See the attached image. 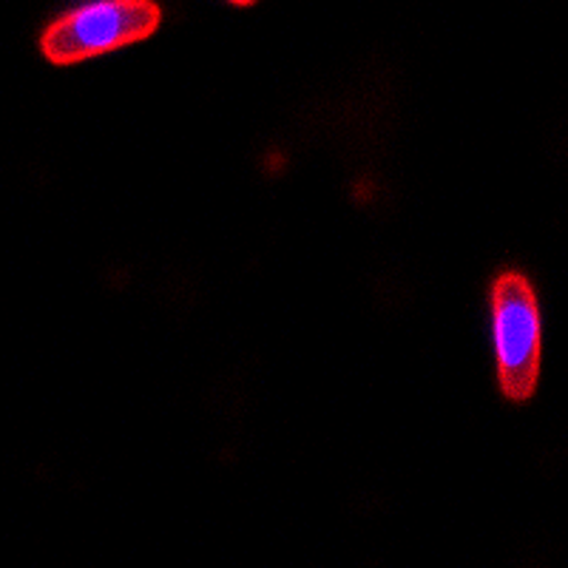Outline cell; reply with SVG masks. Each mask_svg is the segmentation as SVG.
Instances as JSON below:
<instances>
[{
    "mask_svg": "<svg viewBox=\"0 0 568 568\" xmlns=\"http://www.w3.org/2000/svg\"><path fill=\"white\" fill-rule=\"evenodd\" d=\"M162 9L156 0H91L60 14L40 38V52L54 65L83 63L116 52L160 29Z\"/></svg>",
    "mask_w": 568,
    "mask_h": 568,
    "instance_id": "2",
    "label": "cell"
},
{
    "mask_svg": "<svg viewBox=\"0 0 568 568\" xmlns=\"http://www.w3.org/2000/svg\"><path fill=\"white\" fill-rule=\"evenodd\" d=\"M227 3H233V7H253L256 0H227Z\"/></svg>",
    "mask_w": 568,
    "mask_h": 568,
    "instance_id": "3",
    "label": "cell"
},
{
    "mask_svg": "<svg viewBox=\"0 0 568 568\" xmlns=\"http://www.w3.org/2000/svg\"><path fill=\"white\" fill-rule=\"evenodd\" d=\"M491 338L500 393L524 404L535 395L542 364L540 302L524 273L506 271L491 284Z\"/></svg>",
    "mask_w": 568,
    "mask_h": 568,
    "instance_id": "1",
    "label": "cell"
}]
</instances>
